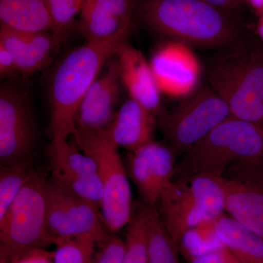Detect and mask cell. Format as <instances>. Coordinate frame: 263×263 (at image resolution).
<instances>
[{
  "instance_id": "2e32d148",
  "label": "cell",
  "mask_w": 263,
  "mask_h": 263,
  "mask_svg": "<svg viewBox=\"0 0 263 263\" xmlns=\"http://www.w3.org/2000/svg\"><path fill=\"white\" fill-rule=\"evenodd\" d=\"M119 76L129 98L158 117L161 112V92L149 62L139 50L124 43L116 55Z\"/></svg>"
},
{
  "instance_id": "ac0fdd59",
  "label": "cell",
  "mask_w": 263,
  "mask_h": 263,
  "mask_svg": "<svg viewBox=\"0 0 263 263\" xmlns=\"http://www.w3.org/2000/svg\"><path fill=\"white\" fill-rule=\"evenodd\" d=\"M156 116L129 98L118 108L106 133L118 148L134 151L154 141Z\"/></svg>"
},
{
  "instance_id": "e0dca14e",
  "label": "cell",
  "mask_w": 263,
  "mask_h": 263,
  "mask_svg": "<svg viewBox=\"0 0 263 263\" xmlns=\"http://www.w3.org/2000/svg\"><path fill=\"white\" fill-rule=\"evenodd\" d=\"M157 208L162 223L177 245L186 232L209 220L186 179H173L164 189Z\"/></svg>"
},
{
  "instance_id": "603a6c76",
  "label": "cell",
  "mask_w": 263,
  "mask_h": 263,
  "mask_svg": "<svg viewBox=\"0 0 263 263\" xmlns=\"http://www.w3.org/2000/svg\"><path fill=\"white\" fill-rule=\"evenodd\" d=\"M51 169L76 174L98 173L95 161L79 148L76 142H51L48 150Z\"/></svg>"
},
{
  "instance_id": "74e56055",
  "label": "cell",
  "mask_w": 263,
  "mask_h": 263,
  "mask_svg": "<svg viewBox=\"0 0 263 263\" xmlns=\"http://www.w3.org/2000/svg\"><path fill=\"white\" fill-rule=\"evenodd\" d=\"M261 167H262V171H263V160L262 161V162H261Z\"/></svg>"
},
{
  "instance_id": "6da1fadb",
  "label": "cell",
  "mask_w": 263,
  "mask_h": 263,
  "mask_svg": "<svg viewBox=\"0 0 263 263\" xmlns=\"http://www.w3.org/2000/svg\"><path fill=\"white\" fill-rule=\"evenodd\" d=\"M129 34L124 32L104 41L86 42L57 63L48 87L51 142L60 143L74 136L83 98L109 60L127 43Z\"/></svg>"
},
{
  "instance_id": "f546056e",
  "label": "cell",
  "mask_w": 263,
  "mask_h": 263,
  "mask_svg": "<svg viewBox=\"0 0 263 263\" xmlns=\"http://www.w3.org/2000/svg\"><path fill=\"white\" fill-rule=\"evenodd\" d=\"M92 263H123L125 252V240L114 234L103 245L98 246Z\"/></svg>"
},
{
  "instance_id": "9c48e42d",
  "label": "cell",
  "mask_w": 263,
  "mask_h": 263,
  "mask_svg": "<svg viewBox=\"0 0 263 263\" xmlns=\"http://www.w3.org/2000/svg\"><path fill=\"white\" fill-rule=\"evenodd\" d=\"M37 128L27 92L5 83L0 88V161L5 165L30 158Z\"/></svg>"
},
{
  "instance_id": "d4e9b609",
  "label": "cell",
  "mask_w": 263,
  "mask_h": 263,
  "mask_svg": "<svg viewBox=\"0 0 263 263\" xmlns=\"http://www.w3.org/2000/svg\"><path fill=\"white\" fill-rule=\"evenodd\" d=\"M34 170L31 164L30 158L1 165L0 219L4 217Z\"/></svg>"
},
{
  "instance_id": "8fae6325",
  "label": "cell",
  "mask_w": 263,
  "mask_h": 263,
  "mask_svg": "<svg viewBox=\"0 0 263 263\" xmlns=\"http://www.w3.org/2000/svg\"><path fill=\"white\" fill-rule=\"evenodd\" d=\"M175 157L167 144L155 140L127 152L126 168L141 202L157 205L164 189L174 179Z\"/></svg>"
},
{
  "instance_id": "44dd1931",
  "label": "cell",
  "mask_w": 263,
  "mask_h": 263,
  "mask_svg": "<svg viewBox=\"0 0 263 263\" xmlns=\"http://www.w3.org/2000/svg\"><path fill=\"white\" fill-rule=\"evenodd\" d=\"M144 207L148 239V263H179V247L162 223L157 205L144 204Z\"/></svg>"
},
{
  "instance_id": "ba28073f",
  "label": "cell",
  "mask_w": 263,
  "mask_h": 263,
  "mask_svg": "<svg viewBox=\"0 0 263 263\" xmlns=\"http://www.w3.org/2000/svg\"><path fill=\"white\" fill-rule=\"evenodd\" d=\"M47 224L53 245L76 238H91L98 246L111 236L98 205L69 193L48 180Z\"/></svg>"
},
{
  "instance_id": "277c9868",
  "label": "cell",
  "mask_w": 263,
  "mask_h": 263,
  "mask_svg": "<svg viewBox=\"0 0 263 263\" xmlns=\"http://www.w3.org/2000/svg\"><path fill=\"white\" fill-rule=\"evenodd\" d=\"M263 160V128L230 117L186 151L174 179L206 174L223 176L231 166Z\"/></svg>"
},
{
  "instance_id": "9a60e30c",
  "label": "cell",
  "mask_w": 263,
  "mask_h": 263,
  "mask_svg": "<svg viewBox=\"0 0 263 263\" xmlns=\"http://www.w3.org/2000/svg\"><path fill=\"white\" fill-rule=\"evenodd\" d=\"M62 38L54 32H26L0 26V45L14 57L19 74L28 77L42 70L56 55Z\"/></svg>"
},
{
  "instance_id": "7a4b0ae2",
  "label": "cell",
  "mask_w": 263,
  "mask_h": 263,
  "mask_svg": "<svg viewBox=\"0 0 263 263\" xmlns=\"http://www.w3.org/2000/svg\"><path fill=\"white\" fill-rule=\"evenodd\" d=\"M138 15L154 32L187 46L218 50L243 35L230 12L203 0H141Z\"/></svg>"
},
{
  "instance_id": "5b68a950",
  "label": "cell",
  "mask_w": 263,
  "mask_h": 263,
  "mask_svg": "<svg viewBox=\"0 0 263 263\" xmlns=\"http://www.w3.org/2000/svg\"><path fill=\"white\" fill-rule=\"evenodd\" d=\"M48 181L43 173L34 170L0 219V259L15 263L53 245L47 224Z\"/></svg>"
},
{
  "instance_id": "1f68e13d",
  "label": "cell",
  "mask_w": 263,
  "mask_h": 263,
  "mask_svg": "<svg viewBox=\"0 0 263 263\" xmlns=\"http://www.w3.org/2000/svg\"><path fill=\"white\" fill-rule=\"evenodd\" d=\"M222 247L209 253L196 256L188 259L189 263H222Z\"/></svg>"
},
{
  "instance_id": "7c38bea8",
  "label": "cell",
  "mask_w": 263,
  "mask_h": 263,
  "mask_svg": "<svg viewBox=\"0 0 263 263\" xmlns=\"http://www.w3.org/2000/svg\"><path fill=\"white\" fill-rule=\"evenodd\" d=\"M149 64L161 94L181 98L197 89L200 62L187 45L173 41L163 43Z\"/></svg>"
},
{
  "instance_id": "d6a6232c",
  "label": "cell",
  "mask_w": 263,
  "mask_h": 263,
  "mask_svg": "<svg viewBox=\"0 0 263 263\" xmlns=\"http://www.w3.org/2000/svg\"><path fill=\"white\" fill-rule=\"evenodd\" d=\"M205 3L224 11L230 12L236 9L243 3V0H203Z\"/></svg>"
},
{
  "instance_id": "3957f363",
  "label": "cell",
  "mask_w": 263,
  "mask_h": 263,
  "mask_svg": "<svg viewBox=\"0 0 263 263\" xmlns=\"http://www.w3.org/2000/svg\"><path fill=\"white\" fill-rule=\"evenodd\" d=\"M210 87L233 117L263 128V48L241 37L209 59Z\"/></svg>"
},
{
  "instance_id": "5bb4252c",
  "label": "cell",
  "mask_w": 263,
  "mask_h": 263,
  "mask_svg": "<svg viewBox=\"0 0 263 263\" xmlns=\"http://www.w3.org/2000/svg\"><path fill=\"white\" fill-rule=\"evenodd\" d=\"M141 0H84L79 30L86 42L131 32Z\"/></svg>"
},
{
  "instance_id": "e575fe53",
  "label": "cell",
  "mask_w": 263,
  "mask_h": 263,
  "mask_svg": "<svg viewBox=\"0 0 263 263\" xmlns=\"http://www.w3.org/2000/svg\"><path fill=\"white\" fill-rule=\"evenodd\" d=\"M254 8L259 15L263 13V0H243Z\"/></svg>"
},
{
  "instance_id": "484cf974",
  "label": "cell",
  "mask_w": 263,
  "mask_h": 263,
  "mask_svg": "<svg viewBox=\"0 0 263 263\" xmlns=\"http://www.w3.org/2000/svg\"><path fill=\"white\" fill-rule=\"evenodd\" d=\"M51 181L60 187L95 204L101 209L104 190L103 182L98 173L93 174H76L51 170Z\"/></svg>"
},
{
  "instance_id": "ffe728a7",
  "label": "cell",
  "mask_w": 263,
  "mask_h": 263,
  "mask_svg": "<svg viewBox=\"0 0 263 263\" xmlns=\"http://www.w3.org/2000/svg\"><path fill=\"white\" fill-rule=\"evenodd\" d=\"M216 235L242 263H263V239L231 216L222 214L214 221Z\"/></svg>"
},
{
  "instance_id": "4dcf8cb0",
  "label": "cell",
  "mask_w": 263,
  "mask_h": 263,
  "mask_svg": "<svg viewBox=\"0 0 263 263\" xmlns=\"http://www.w3.org/2000/svg\"><path fill=\"white\" fill-rule=\"evenodd\" d=\"M19 74L18 65L14 57L0 45V75L1 78H9Z\"/></svg>"
},
{
  "instance_id": "d590c367",
  "label": "cell",
  "mask_w": 263,
  "mask_h": 263,
  "mask_svg": "<svg viewBox=\"0 0 263 263\" xmlns=\"http://www.w3.org/2000/svg\"><path fill=\"white\" fill-rule=\"evenodd\" d=\"M260 17H259L258 26H257V31L259 36L263 39V13H261Z\"/></svg>"
},
{
  "instance_id": "7402d4cb",
  "label": "cell",
  "mask_w": 263,
  "mask_h": 263,
  "mask_svg": "<svg viewBox=\"0 0 263 263\" xmlns=\"http://www.w3.org/2000/svg\"><path fill=\"white\" fill-rule=\"evenodd\" d=\"M220 177L200 174L185 179L187 180L193 196L209 220H215L226 211V198Z\"/></svg>"
},
{
  "instance_id": "4fadbf2b",
  "label": "cell",
  "mask_w": 263,
  "mask_h": 263,
  "mask_svg": "<svg viewBox=\"0 0 263 263\" xmlns=\"http://www.w3.org/2000/svg\"><path fill=\"white\" fill-rule=\"evenodd\" d=\"M122 86L115 56L109 60L105 70L83 98L76 116L75 134L100 133L108 129L119 108Z\"/></svg>"
},
{
  "instance_id": "836d02e7",
  "label": "cell",
  "mask_w": 263,
  "mask_h": 263,
  "mask_svg": "<svg viewBox=\"0 0 263 263\" xmlns=\"http://www.w3.org/2000/svg\"><path fill=\"white\" fill-rule=\"evenodd\" d=\"M222 263H242L224 245L222 248Z\"/></svg>"
},
{
  "instance_id": "f1b7e54d",
  "label": "cell",
  "mask_w": 263,
  "mask_h": 263,
  "mask_svg": "<svg viewBox=\"0 0 263 263\" xmlns=\"http://www.w3.org/2000/svg\"><path fill=\"white\" fill-rule=\"evenodd\" d=\"M84 0H47L53 22V32L62 37L64 31L81 11Z\"/></svg>"
},
{
  "instance_id": "cb8c5ba5",
  "label": "cell",
  "mask_w": 263,
  "mask_h": 263,
  "mask_svg": "<svg viewBox=\"0 0 263 263\" xmlns=\"http://www.w3.org/2000/svg\"><path fill=\"white\" fill-rule=\"evenodd\" d=\"M123 263H148V239L144 204L138 202L133 208L127 226L125 252Z\"/></svg>"
},
{
  "instance_id": "52a82bcc",
  "label": "cell",
  "mask_w": 263,
  "mask_h": 263,
  "mask_svg": "<svg viewBox=\"0 0 263 263\" xmlns=\"http://www.w3.org/2000/svg\"><path fill=\"white\" fill-rule=\"evenodd\" d=\"M174 111H162L158 122L167 146L183 155L216 126L232 117L226 102L209 86L197 88Z\"/></svg>"
},
{
  "instance_id": "30bf717a",
  "label": "cell",
  "mask_w": 263,
  "mask_h": 263,
  "mask_svg": "<svg viewBox=\"0 0 263 263\" xmlns=\"http://www.w3.org/2000/svg\"><path fill=\"white\" fill-rule=\"evenodd\" d=\"M226 172L227 176L220 177L226 212L235 221L263 239V171L261 162L235 164Z\"/></svg>"
},
{
  "instance_id": "83f0119b",
  "label": "cell",
  "mask_w": 263,
  "mask_h": 263,
  "mask_svg": "<svg viewBox=\"0 0 263 263\" xmlns=\"http://www.w3.org/2000/svg\"><path fill=\"white\" fill-rule=\"evenodd\" d=\"M54 263H92L98 243L91 238H76L56 245Z\"/></svg>"
},
{
  "instance_id": "8d00e7d4",
  "label": "cell",
  "mask_w": 263,
  "mask_h": 263,
  "mask_svg": "<svg viewBox=\"0 0 263 263\" xmlns=\"http://www.w3.org/2000/svg\"><path fill=\"white\" fill-rule=\"evenodd\" d=\"M0 263H8L5 262V261L3 260V259H0Z\"/></svg>"
},
{
  "instance_id": "4316f807",
  "label": "cell",
  "mask_w": 263,
  "mask_h": 263,
  "mask_svg": "<svg viewBox=\"0 0 263 263\" xmlns=\"http://www.w3.org/2000/svg\"><path fill=\"white\" fill-rule=\"evenodd\" d=\"M214 221L205 220L183 235L179 245V253L186 261L192 257L209 253L222 247L216 235Z\"/></svg>"
},
{
  "instance_id": "8992f818",
  "label": "cell",
  "mask_w": 263,
  "mask_h": 263,
  "mask_svg": "<svg viewBox=\"0 0 263 263\" xmlns=\"http://www.w3.org/2000/svg\"><path fill=\"white\" fill-rule=\"evenodd\" d=\"M72 137L79 148L97 164L104 190L101 212L108 230L114 234L127 226L133 208L127 168L119 148L106 131L76 133Z\"/></svg>"
},
{
  "instance_id": "d6986e66",
  "label": "cell",
  "mask_w": 263,
  "mask_h": 263,
  "mask_svg": "<svg viewBox=\"0 0 263 263\" xmlns=\"http://www.w3.org/2000/svg\"><path fill=\"white\" fill-rule=\"evenodd\" d=\"M1 24L26 32H53L47 0H0Z\"/></svg>"
}]
</instances>
